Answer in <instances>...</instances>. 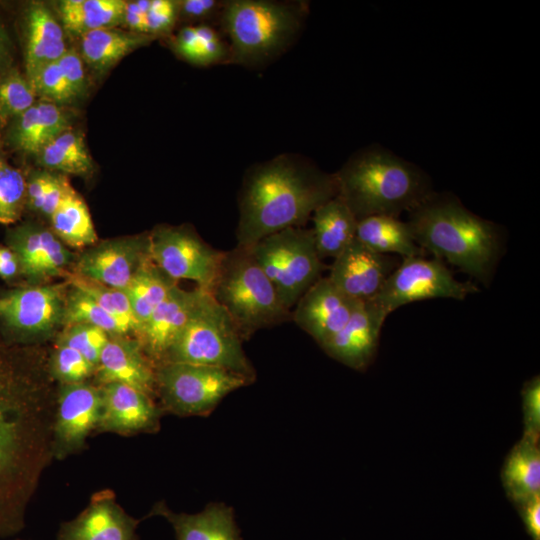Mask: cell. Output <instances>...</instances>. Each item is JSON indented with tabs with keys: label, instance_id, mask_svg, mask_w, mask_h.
I'll return each instance as SVG.
<instances>
[{
	"label": "cell",
	"instance_id": "obj_1",
	"mask_svg": "<svg viewBox=\"0 0 540 540\" xmlns=\"http://www.w3.org/2000/svg\"><path fill=\"white\" fill-rule=\"evenodd\" d=\"M56 387L48 353L0 334V537L25 526L28 505L53 457Z\"/></svg>",
	"mask_w": 540,
	"mask_h": 540
},
{
	"label": "cell",
	"instance_id": "obj_2",
	"mask_svg": "<svg viewBox=\"0 0 540 540\" xmlns=\"http://www.w3.org/2000/svg\"><path fill=\"white\" fill-rule=\"evenodd\" d=\"M334 173L296 154L252 166L238 195L237 245L251 247L290 227H303L313 212L337 195Z\"/></svg>",
	"mask_w": 540,
	"mask_h": 540
},
{
	"label": "cell",
	"instance_id": "obj_3",
	"mask_svg": "<svg viewBox=\"0 0 540 540\" xmlns=\"http://www.w3.org/2000/svg\"><path fill=\"white\" fill-rule=\"evenodd\" d=\"M407 223L424 251L490 284L503 254L498 225L469 211L455 196L434 193L409 211Z\"/></svg>",
	"mask_w": 540,
	"mask_h": 540
},
{
	"label": "cell",
	"instance_id": "obj_4",
	"mask_svg": "<svg viewBox=\"0 0 540 540\" xmlns=\"http://www.w3.org/2000/svg\"><path fill=\"white\" fill-rule=\"evenodd\" d=\"M334 175L337 195L357 221L375 215L399 217L433 193L418 167L383 148L357 152Z\"/></svg>",
	"mask_w": 540,
	"mask_h": 540
},
{
	"label": "cell",
	"instance_id": "obj_5",
	"mask_svg": "<svg viewBox=\"0 0 540 540\" xmlns=\"http://www.w3.org/2000/svg\"><path fill=\"white\" fill-rule=\"evenodd\" d=\"M308 13L306 1H225L218 27L229 44L230 64H269L294 43Z\"/></svg>",
	"mask_w": 540,
	"mask_h": 540
},
{
	"label": "cell",
	"instance_id": "obj_6",
	"mask_svg": "<svg viewBox=\"0 0 540 540\" xmlns=\"http://www.w3.org/2000/svg\"><path fill=\"white\" fill-rule=\"evenodd\" d=\"M210 294L229 315L243 341L260 329L291 319V311L281 303L249 247L236 245L225 251Z\"/></svg>",
	"mask_w": 540,
	"mask_h": 540
},
{
	"label": "cell",
	"instance_id": "obj_7",
	"mask_svg": "<svg viewBox=\"0 0 540 540\" xmlns=\"http://www.w3.org/2000/svg\"><path fill=\"white\" fill-rule=\"evenodd\" d=\"M242 342L229 315L208 293L168 348L161 363L224 368L254 382L255 369L243 350Z\"/></svg>",
	"mask_w": 540,
	"mask_h": 540
},
{
	"label": "cell",
	"instance_id": "obj_8",
	"mask_svg": "<svg viewBox=\"0 0 540 540\" xmlns=\"http://www.w3.org/2000/svg\"><path fill=\"white\" fill-rule=\"evenodd\" d=\"M249 248L281 303L290 311L321 278L324 266L315 247L312 229L286 228L262 238Z\"/></svg>",
	"mask_w": 540,
	"mask_h": 540
},
{
	"label": "cell",
	"instance_id": "obj_9",
	"mask_svg": "<svg viewBox=\"0 0 540 540\" xmlns=\"http://www.w3.org/2000/svg\"><path fill=\"white\" fill-rule=\"evenodd\" d=\"M155 378L161 409L177 416H207L229 393L252 383L224 368L174 362L157 365Z\"/></svg>",
	"mask_w": 540,
	"mask_h": 540
},
{
	"label": "cell",
	"instance_id": "obj_10",
	"mask_svg": "<svg viewBox=\"0 0 540 540\" xmlns=\"http://www.w3.org/2000/svg\"><path fill=\"white\" fill-rule=\"evenodd\" d=\"M66 281L0 288V334L11 343L40 346L63 327Z\"/></svg>",
	"mask_w": 540,
	"mask_h": 540
},
{
	"label": "cell",
	"instance_id": "obj_11",
	"mask_svg": "<svg viewBox=\"0 0 540 540\" xmlns=\"http://www.w3.org/2000/svg\"><path fill=\"white\" fill-rule=\"evenodd\" d=\"M478 291L471 282L455 279L441 259L414 256L402 258L370 302L388 316L397 308L415 301L432 298L464 300Z\"/></svg>",
	"mask_w": 540,
	"mask_h": 540
},
{
	"label": "cell",
	"instance_id": "obj_12",
	"mask_svg": "<svg viewBox=\"0 0 540 540\" xmlns=\"http://www.w3.org/2000/svg\"><path fill=\"white\" fill-rule=\"evenodd\" d=\"M225 251L207 244L190 226L161 225L149 233V254L169 277L194 281L210 293Z\"/></svg>",
	"mask_w": 540,
	"mask_h": 540
},
{
	"label": "cell",
	"instance_id": "obj_13",
	"mask_svg": "<svg viewBox=\"0 0 540 540\" xmlns=\"http://www.w3.org/2000/svg\"><path fill=\"white\" fill-rule=\"evenodd\" d=\"M101 409V389L92 380L57 384L53 421L55 460H64L86 448L89 435L97 430Z\"/></svg>",
	"mask_w": 540,
	"mask_h": 540
},
{
	"label": "cell",
	"instance_id": "obj_14",
	"mask_svg": "<svg viewBox=\"0 0 540 540\" xmlns=\"http://www.w3.org/2000/svg\"><path fill=\"white\" fill-rule=\"evenodd\" d=\"M5 245L16 254L23 285H42L63 278L72 270L75 256L50 229L25 221L7 230Z\"/></svg>",
	"mask_w": 540,
	"mask_h": 540
},
{
	"label": "cell",
	"instance_id": "obj_15",
	"mask_svg": "<svg viewBox=\"0 0 540 540\" xmlns=\"http://www.w3.org/2000/svg\"><path fill=\"white\" fill-rule=\"evenodd\" d=\"M149 257V234L114 238L81 250L71 272L124 290Z\"/></svg>",
	"mask_w": 540,
	"mask_h": 540
},
{
	"label": "cell",
	"instance_id": "obj_16",
	"mask_svg": "<svg viewBox=\"0 0 540 540\" xmlns=\"http://www.w3.org/2000/svg\"><path fill=\"white\" fill-rule=\"evenodd\" d=\"M398 265L395 257L377 253L355 238L334 258L328 278L349 298L367 302L380 292Z\"/></svg>",
	"mask_w": 540,
	"mask_h": 540
},
{
	"label": "cell",
	"instance_id": "obj_17",
	"mask_svg": "<svg viewBox=\"0 0 540 540\" xmlns=\"http://www.w3.org/2000/svg\"><path fill=\"white\" fill-rule=\"evenodd\" d=\"M99 386L102 409L97 432L131 436L159 430L164 412L154 398L122 383Z\"/></svg>",
	"mask_w": 540,
	"mask_h": 540
},
{
	"label": "cell",
	"instance_id": "obj_18",
	"mask_svg": "<svg viewBox=\"0 0 540 540\" xmlns=\"http://www.w3.org/2000/svg\"><path fill=\"white\" fill-rule=\"evenodd\" d=\"M358 302L321 277L292 308L291 319L321 347L343 328Z\"/></svg>",
	"mask_w": 540,
	"mask_h": 540
},
{
	"label": "cell",
	"instance_id": "obj_19",
	"mask_svg": "<svg viewBox=\"0 0 540 540\" xmlns=\"http://www.w3.org/2000/svg\"><path fill=\"white\" fill-rule=\"evenodd\" d=\"M139 520L119 505L111 489L95 492L74 519L63 522L57 540H138Z\"/></svg>",
	"mask_w": 540,
	"mask_h": 540
},
{
	"label": "cell",
	"instance_id": "obj_20",
	"mask_svg": "<svg viewBox=\"0 0 540 540\" xmlns=\"http://www.w3.org/2000/svg\"><path fill=\"white\" fill-rule=\"evenodd\" d=\"M207 294L208 292L198 287L185 290L176 285L154 310L136 339L155 367L162 362L166 351Z\"/></svg>",
	"mask_w": 540,
	"mask_h": 540
},
{
	"label": "cell",
	"instance_id": "obj_21",
	"mask_svg": "<svg viewBox=\"0 0 540 540\" xmlns=\"http://www.w3.org/2000/svg\"><path fill=\"white\" fill-rule=\"evenodd\" d=\"M93 382L97 385L122 383L152 398L156 397L155 365L132 336L110 335L105 344Z\"/></svg>",
	"mask_w": 540,
	"mask_h": 540
},
{
	"label": "cell",
	"instance_id": "obj_22",
	"mask_svg": "<svg viewBox=\"0 0 540 540\" xmlns=\"http://www.w3.org/2000/svg\"><path fill=\"white\" fill-rule=\"evenodd\" d=\"M386 317L370 301L358 302L343 328L321 348L351 368L364 369L376 352Z\"/></svg>",
	"mask_w": 540,
	"mask_h": 540
},
{
	"label": "cell",
	"instance_id": "obj_23",
	"mask_svg": "<svg viewBox=\"0 0 540 540\" xmlns=\"http://www.w3.org/2000/svg\"><path fill=\"white\" fill-rule=\"evenodd\" d=\"M62 25L43 3L33 2L25 11V76L30 81L43 67L65 53Z\"/></svg>",
	"mask_w": 540,
	"mask_h": 540
},
{
	"label": "cell",
	"instance_id": "obj_24",
	"mask_svg": "<svg viewBox=\"0 0 540 540\" xmlns=\"http://www.w3.org/2000/svg\"><path fill=\"white\" fill-rule=\"evenodd\" d=\"M70 129L68 114L61 106L36 101L14 118L7 130L9 145L24 154H38L49 142Z\"/></svg>",
	"mask_w": 540,
	"mask_h": 540
},
{
	"label": "cell",
	"instance_id": "obj_25",
	"mask_svg": "<svg viewBox=\"0 0 540 540\" xmlns=\"http://www.w3.org/2000/svg\"><path fill=\"white\" fill-rule=\"evenodd\" d=\"M149 516L164 517L177 540H242L234 511L223 503H210L195 514L175 513L164 502L156 503Z\"/></svg>",
	"mask_w": 540,
	"mask_h": 540
},
{
	"label": "cell",
	"instance_id": "obj_26",
	"mask_svg": "<svg viewBox=\"0 0 540 540\" xmlns=\"http://www.w3.org/2000/svg\"><path fill=\"white\" fill-rule=\"evenodd\" d=\"M79 38V54L83 62L98 74L107 72L126 55L156 39L115 27L93 30Z\"/></svg>",
	"mask_w": 540,
	"mask_h": 540
},
{
	"label": "cell",
	"instance_id": "obj_27",
	"mask_svg": "<svg viewBox=\"0 0 540 540\" xmlns=\"http://www.w3.org/2000/svg\"><path fill=\"white\" fill-rule=\"evenodd\" d=\"M313 237L319 257H337L356 237L357 219L336 195L312 214Z\"/></svg>",
	"mask_w": 540,
	"mask_h": 540
},
{
	"label": "cell",
	"instance_id": "obj_28",
	"mask_svg": "<svg viewBox=\"0 0 540 540\" xmlns=\"http://www.w3.org/2000/svg\"><path fill=\"white\" fill-rule=\"evenodd\" d=\"M539 437L525 435L507 456L502 481L507 495L522 503L540 494Z\"/></svg>",
	"mask_w": 540,
	"mask_h": 540
},
{
	"label": "cell",
	"instance_id": "obj_29",
	"mask_svg": "<svg viewBox=\"0 0 540 540\" xmlns=\"http://www.w3.org/2000/svg\"><path fill=\"white\" fill-rule=\"evenodd\" d=\"M355 238L380 254L394 253L406 258L425 253L415 242L409 224L398 217L375 215L361 219L357 223Z\"/></svg>",
	"mask_w": 540,
	"mask_h": 540
},
{
	"label": "cell",
	"instance_id": "obj_30",
	"mask_svg": "<svg viewBox=\"0 0 540 540\" xmlns=\"http://www.w3.org/2000/svg\"><path fill=\"white\" fill-rule=\"evenodd\" d=\"M173 51L185 61L208 67L230 64L229 44L216 26L185 25L171 40Z\"/></svg>",
	"mask_w": 540,
	"mask_h": 540
},
{
	"label": "cell",
	"instance_id": "obj_31",
	"mask_svg": "<svg viewBox=\"0 0 540 540\" xmlns=\"http://www.w3.org/2000/svg\"><path fill=\"white\" fill-rule=\"evenodd\" d=\"M126 3L123 0L61 1L58 4L61 25L79 37L93 30L116 27L124 22Z\"/></svg>",
	"mask_w": 540,
	"mask_h": 540
},
{
	"label": "cell",
	"instance_id": "obj_32",
	"mask_svg": "<svg viewBox=\"0 0 540 540\" xmlns=\"http://www.w3.org/2000/svg\"><path fill=\"white\" fill-rule=\"evenodd\" d=\"M176 285L178 281L163 272L151 257L143 262L124 289L139 325L138 333Z\"/></svg>",
	"mask_w": 540,
	"mask_h": 540
},
{
	"label": "cell",
	"instance_id": "obj_33",
	"mask_svg": "<svg viewBox=\"0 0 540 540\" xmlns=\"http://www.w3.org/2000/svg\"><path fill=\"white\" fill-rule=\"evenodd\" d=\"M50 229L68 247L78 250L98 242L84 199L72 188L49 218Z\"/></svg>",
	"mask_w": 540,
	"mask_h": 540
},
{
	"label": "cell",
	"instance_id": "obj_34",
	"mask_svg": "<svg viewBox=\"0 0 540 540\" xmlns=\"http://www.w3.org/2000/svg\"><path fill=\"white\" fill-rule=\"evenodd\" d=\"M47 171L86 177L93 173V160L81 134L68 129L49 142L38 154Z\"/></svg>",
	"mask_w": 540,
	"mask_h": 540
},
{
	"label": "cell",
	"instance_id": "obj_35",
	"mask_svg": "<svg viewBox=\"0 0 540 540\" xmlns=\"http://www.w3.org/2000/svg\"><path fill=\"white\" fill-rule=\"evenodd\" d=\"M64 281L90 295L105 311L114 317L128 336L135 337L139 325L132 311L128 296L123 289H117L69 272Z\"/></svg>",
	"mask_w": 540,
	"mask_h": 540
},
{
	"label": "cell",
	"instance_id": "obj_36",
	"mask_svg": "<svg viewBox=\"0 0 540 540\" xmlns=\"http://www.w3.org/2000/svg\"><path fill=\"white\" fill-rule=\"evenodd\" d=\"M68 286L63 327L72 324H89L103 329L109 335L128 336L122 325L90 295L78 288Z\"/></svg>",
	"mask_w": 540,
	"mask_h": 540
},
{
	"label": "cell",
	"instance_id": "obj_37",
	"mask_svg": "<svg viewBox=\"0 0 540 540\" xmlns=\"http://www.w3.org/2000/svg\"><path fill=\"white\" fill-rule=\"evenodd\" d=\"M26 178L5 157L0 139V224L11 225L20 220L26 208Z\"/></svg>",
	"mask_w": 540,
	"mask_h": 540
},
{
	"label": "cell",
	"instance_id": "obj_38",
	"mask_svg": "<svg viewBox=\"0 0 540 540\" xmlns=\"http://www.w3.org/2000/svg\"><path fill=\"white\" fill-rule=\"evenodd\" d=\"M36 102V94L26 76L10 67L0 73V126L11 122Z\"/></svg>",
	"mask_w": 540,
	"mask_h": 540
},
{
	"label": "cell",
	"instance_id": "obj_39",
	"mask_svg": "<svg viewBox=\"0 0 540 540\" xmlns=\"http://www.w3.org/2000/svg\"><path fill=\"white\" fill-rule=\"evenodd\" d=\"M48 371L57 384H76L92 380L96 367L77 350L54 344L48 354Z\"/></svg>",
	"mask_w": 540,
	"mask_h": 540
},
{
	"label": "cell",
	"instance_id": "obj_40",
	"mask_svg": "<svg viewBox=\"0 0 540 540\" xmlns=\"http://www.w3.org/2000/svg\"><path fill=\"white\" fill-rule=\"evenodd\" d=\"M103 329L89 324L64 326L54 338V344L68 346L81 353L95 367L109 339Z\"/></svg>",
	"mask_w": 540,
	"mask_h": 540
},
{
	"label": "cell",
	"instance_id": "obj_41",
	"mask_svg": "<svg viewBox=\"0 0 540 540\" xmlns=\"http://www.w3.org/2000/svg\"><path fill=\"white\" fill-rule=\"evenodd\" d=\"M29 82L36 96L44 101L61 106L76 100L57 62L43 67Z\"/></svg>",
	"mask_w": 540,
	"mask_h": 540
},
{
	"label": "cell",
	"instance_id": "obj_42",
	"mask_svg": "<svg viewBox=\"0 0 540 540\" xmlns=\"http://www.w3.org/2000/svg\"><path fill=\"white\" fill-rule=\"evenodd\" d=\"M179 4L174 0H150L144 33L156 38L170 33L178 21Z\"/></svg>",
	"mask_w": 540,
	"mask_h": 540
},
{
	"label": "cell",
	"instance_id": "obj_43",
	"mask_svg": "<svg viewBox=\"0 0 540 540\" xmlns=\"http://www.w3.org/2000/svg\"><path fill=\"white\" fill-rule=\"evenodd\" d=\"M224 3L221 0L180 1L178 20H187L190 22L188 25L209 24L218 27Z\"/></svg>",
	"mask_w": 540,
	"mask_h": 540
},
{
	"label": "cell",
	"instance_id": "obj_44",
	"mask_svg": "<svg viewBox=\"0 0 540 540\" xmlns=\"http://www.w3.org/2000/svg\"><path fill=\"white\" fill-rule=\"evenodd\" d=\"M57 64L76 98L82 96L86 90L87 82L84 62L79 52L74 48H68Z\"/></svg>",
	"mask_w": 540,
	"mask_h": 540
},
{
	"label": "cell",
	"instance_id": "obj_45",
	"mask_svg": "<svg viewBox=\"0 0 540 540\" xmlns=\"http://www.w3.org/2000/svg\"><path fill=\"white\" fill-rule=\"evenodd\" d=\"M525 435L539 437L540 380L539 376L527 381L522 390Z\"/></svg>",
	"mask_w": 540,
	"mask_h": 540
},
{
	"label": "cell",
	"instance_id": "obj_46",
	"mask_svg": "<svg viewBox=\"0 0 540 540\" xmlns=\"http://www.w3.org/2000/svg\"><path fill=\"white\" fill-rule=\"evenodd\" d=\"M50 171L36 170L32 171L26 178V207L40 213L46 196Z\"/></svg>",
	"mask_w": 540,
	"mask_h": 540
},
{
	"label": "cell",
	"instance_id": "obj_47",
	"mask_svg": "<svg viewBox=\"0 0 540 540\" xmlns=\"http://www.w3.org/2000/svg\"><path fill=\"white\" fill-rule=\"evenodd\" d=\"M0 278L10 287L23 285L21 267L16 254L0 244Z\"/></svg>",
	"mask_w": 540,
	"mask_h": 540
},
{
	"label": "cell",
	"instance_id": "obj_48",
	"mask_svg": "<svg viewBox=\"0 0 540 540\" xmlns=\"http://www.w3.org/2000/svg\"><path fill=\"white\" fill-rule=\"evenodd\" d=\"M148 9L146 0L130 1L126 3L124 22L131 32L144 33L145 14Z\"/></svg>",
	"mask_w": 540,
	"mask_h": 540
},
{
	"label": "cell",
	"instance_id": "obj_49",
	"mask_svg": "<svg viewBox=\"0 0 540 540\" xmlns=\"http://www.w3.org/2000/svg\"><path fill=\"white\" fill-rule=\"evenodd\" d=\"M527 530L534 540L540 539V494L520 503Z\"/></svg>",
	"mask_w": 540,
	"mask_h": 540
},
{
	"label": "cell",
	"instance_id": "obj_50",
	"mask_svg": "<svg viewBox=\"0 0 540 540\" xmlns=\"http://www.w3.org/2000/svg\"><path fill=\"white\" fill-rule=\"evenodd\" d=\"M10 43L8 37L0 25V73L10 68Z\"/></svg>",
	"mask_w": 540,
	"mask_h": 540
}]
</instances>
